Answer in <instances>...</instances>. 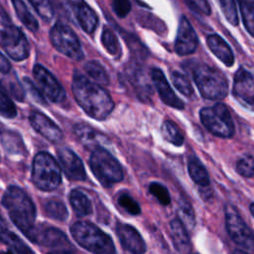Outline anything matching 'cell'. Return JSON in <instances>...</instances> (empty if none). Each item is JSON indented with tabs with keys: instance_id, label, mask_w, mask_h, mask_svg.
<instances>
[{
	"instance_id": "1",
	"label": "cell",
	"mask_w": 254,
	"mask_h": 254,
	"mask_svg": "<svg viewBox=\"0 0 254 254\" xmlns=\"http://www.w3.org/2000/svg\"><path fill=\"white\" fill-rule=\"evenodd\" d=\"M71 88L76 102L90 117L104 120L112 112L114 102L109 93L81 73H74Z\"/></svg>"
},
{
	"instance_id": "2",
	"label": "cell",
	"mask_w": 254,
	"mask_h": 254,
	"mask_svg": "<svg viewBox=\"0 0 254 254\" xmlns=\"http://www.w3.org/2000/svg\"><path fill=\"white\" fill-rule=\"evenodd\" d=\"M2 204L17 228L28 237L35 228L36 206L21 188L10 186L4 192Z\"/></svg>"
},
{
	"instance_id": "3",
	"label": "cell",
	"mask_w": 254,
	"mask_h": 254,
	"mask_svg": "<svg viewBox=\"0 0 254 254\" xmlns=\"http://www.w3.org/2000/svg\"><path fill=\"white\" fill-rule=\"evenodd\" d=\"M74 241L92 254H116L112 238L89 221H76L70 227Z\"/></svg>"
},
{
	"instance_id": "4",
	"label": "cell",
	"mask_w": 254,
	"mask_h": 254,
	"mask_svg": "<svg viewBox=\"0 0 254 254\" xmlns=\"http://www.w3.org/2000/svg\"><path fill=\"white\" fill-rule=\"evenodd\" d=\"M192 76L198 91L204 98L219 100L227 95L228 81L220 69L199 63L193 66Z\"/></svg>"
},
{
	"instance_id": "5",
	"label": "cell",
	"mask_w": 254,
	"mask_h": 254,
	"mask_svg": "<svg viewBox=\"0 0 254 254\" xmlns=\"http://www.w3.org/2000/svg\"><path fill=\"white\" fill-rule=\"evenodd\" d=\"M0 47L15 61H23L30 54V45L24 33L13 24L0 5Z\"/></svg>"
},
{
	"instance_id": "6",
	"label": "cell",
	"mask_w": 254,
	"mask_h": 254,
	"mask_svg": "<svg viewBox=\"0 0 254 254\" xmlns=\"http://www.w3.org/2000/svg\"><path fill=\"white\" fill-rule=\"evenodd\" d=\"M89 166L95 178L105 188L111 187L124 178L120 163L102 147L92 151Z\"/></svg>"
},
{
	"instance_id": "7",
	"label": "cell",
	"mask_w": 254,
	"mask_h": 254,
	"mask_svg": "<svg viewBox=\"0 0 254 254\" xmlns=\"http://www.w3.org/2000/svg\"><path fill=\"white\" fill-rule=\"evenodd\" d=\"M32 181L34 185L45 191L56 190L62 182V172L58 162L46 152L37 154L33 161Z\"/></svg>"
},
{
	"instance_id": "8",
	"label": "cell",
	"mask_w": 254,
	"mask_h": 254,
	"mask_svg": "<svg viewBox=\"0 0 254 254\" xmlns=\"http://www.w3.org/2000/svg\"><path fill=\"white\" fill-rule=\"evenodd\" d=\"M199 118L203 126L213 135L229 138L234 134V123L228 108L222 103L204 107L199 111Z\"/></svg>"
},
{
	"instance_id": "9",
	"label": "cell",
	"mask_w": 254,
	"mask_h": 254,
	"mask_svg": "<svg viewBox=\"0 0 254 254\" xmlns=\"http://www.w3.org/2000/svg\"><path fill=\"white\" fill-rule=\"evenodd\" d=\"M50 39L56 50L67 58L74 61L83 59V52L79 40L67 25L62 22L56 23L51 29Z\"/></svg>"
},
{
	"instance_id": "10",
	"label": "cell",
	"mask_w": 254,
	"mask_h": 254,
	"mask_svg": "<svg viewBox=\"0 0 254 254\" xmlns=\"http://www.w3.org/2000/svg\"><path fill=\"white\" fill-rule=\"evenodd\" d=\"M225 226L233 242L241 248L254 251V233L231 204L225 206Z\"/></svg>"
},
{
	"instance_id": "11",
	"label": "cell",
	"mask_w": 254,
	"mask_h": 254,
	"mask_svg": "<svg viewBox=\"0 0 254 254\" xmlns=\"http://www.w3.org/2000/svg\"><path fill=\"white\" fill-rule=\"evenodd\" d=\"M33 75L38 89L44 97L54 103H60L65 98V92L58 79L45 66L37 64L33 67Z\"/></svg>"
},
{
	"instance_id": "12",
	"label": "cell",
	"mask_w": 254,
	"mask_h": 254,
	"mask_svg": "<svg viewBox=\"0 0 254 254\" xmlns=\"http://www.w3.org/2000/svg\"><path fill=\"white\" fill-rule=\"evenodd\" d=\"M232 92L240 104L254 110V76L249 70L240 67L236 71Z\"/></svg>"
},
{
	"instance_id": "13",
	"label": "cell",
	"mask_w": 254,
	"mask_h": 254,
	"mask_svg": "<svg viewBox=\"0 0 254 254\" xmlns=\"http://www.w3.org/2000/svg\"><path fill=\"white\" fill-rule=\"evenodd\" d=\"M198 44L197 36L187 17L182 16L179 22L175 51L180 56L190 55L195 52Z\"/></svg>"
},
{
	"instance_id": "14",
	"label": "cell",
	"mask_w": 254,
	"mask_h": 254,
	"mask_svg": "<svg viewBox=\"0 0 254 254\" xmlns=\"http://www.w3.org/2000/svg\"><path fill=\"white\" fill-rule=\"evenodd\" d=\"M31 241L48 247H65L70 246L66 235L53 226H35L31 234L27 237Z\"/></svg>"
},
{
	"instance_id": "15",
	"label": "cell",
	"mask_w": 254,
	"mask_h": 254,
	"mask_svg": "<svg viewBox=\"0 0 254 254\" xmlns=\"http://www.w3.org/2000/svg\"><path fill=\"white\" fill-rule=\"evenodd\" d=\"M116 233L122 248L130 254H145L146 243L140 232L132 225L120 223L116 227Z\"/></svg>"
},
{
	"instance_id": "16",
	"label": "cell",
	"mask_w": 254,
	"mask_h": 254,
	"mask_svg": "<svg viewBox=\"0 0 254 254\" xmlns=\"http://www.w3.org/2000/svg\"><path fill=\"white\" fill-rule=\"evenodd\" d=\"M58 157L64 175L72 181H84L86 173L82 161L70 149L63 147L58 150Z\"/></svg>"
},
{
	"instance_id": "17",
	"label": "cell",
	"mask_w": 254,
	"mask_h": 254,
	"mask_svg": "<svg viewBox=\"0 0 254 254\" xmlns=\"http://www.w3.org/2000/svg\"><path fill=\"white\" fill-rule=\"evenodd\" d=\"M29 120L32 127L52 143H59L63 140L64 134L60 127L44 113L34 111L30 114Z\"/></svg>"
},
{
	"instance_id": "18",
	"label": "cell",
	"mask_w": 254,
	"mask_h": 254,
	"mask_svg": "<svg viewBox=\"0 0 254 254\" xmlns=\"http://www.w3.org/2000/svg\"><path fill=\"white\" fill-rule=\"evenodd\" d=\"M151 77L152 80L156 86V89L160 95V98L162 99V101L173 107L176 109H184L185 104L184 102L175 94L174 90L172 89V87L170 86L165 74L163 73V71L158 68H152L151 71Z\"/></svg>"
},
{
	"instance_id": "19",
	"label": "cell",
	"mask_w": 254,
	"mask_h": 254,
	"mask_svg": "<svg viewBox=\"0 0 254 254\" xmlns=\"http://www.w3.org/2000/svg\"><path fill=\"white\" fill-rule=\"evenodd\" d=\"M69 4L73 9L75 18L81 29L85 33H93L98 23L96 13L83 1H74L70 2Z\"/></svg>"
},
{
	"instance_id": "20",
	"label": "cell",
	"mask_w": 254,
	"mask_h": 254,
	"mask_svg": "<svg viewBox=\"0 0 254 254\" xmlns=\"http://www.w3.org/2000/svg\"><path fill=\"white\" fill-rule=\"evenodd\" d=\"M73 131L76 137L82 143V145L92 151L101 147V144H103L107 140L103 134L99 133L97 130L84 123L75 124L73 127Z\"/></svg>"
},
{
	"instance_id": "21",
	"label": "cell",
	"mask_w": 254,
	"mask_h": 254,
	"mask_svg": "<svg viewBox=\"0 0 254 254\" xmlns=\"http://www.w3.org/2000/svg\"><path fill=\"white\" fill-rule=\"evenodd\" d=\"M171 238L178 252L181 254H189L190 251V239L187 228L179 218H174L170 222Z\"/></svg>"
},
{
	"instance_id": "22",
	"label": "cell",
	"mask_w": 254,
	"mask_h": 254,
	"mask_svg": "<svg viewBox=\"0 0 254 254\" xmlns=\"http://www.w3.org/2000/svg\"><path fill=\"white\" fill-rule=\"evenodd\" d=\"M206 44L209 50L219 59L225 65L231 66L234 63L233 53L228 44L218 35H210L207 37Z\"/></svg>"
},
{
	"instance_id": "23",
	"label": "cell",
	"mask_w": 254,
	"mask_h": 254,
	"mask_svg": "<svg viewBox=\"0 0 254 254\" xmlns=\"http://www.w3.org/2000/svg\"><path fill=\"white\" fill-rule=\"evenodd\" d=\"M0 241L7 244L11 250L19 254H34L32 250L26 245L19 236L12 232L6 225L5 221L0 216Z\"/></svg>"
},
{
	"instance_id": "24",
	"label": "cell",
	"mask_w": 254,
	"mask_h": 254,
	"mask_svg": "<svg viewBox=\"0 0 254 254\" xmlns=\"http://www.w3.org/2000/svg\"><path fill=\"white\" fill-rule=\"evenodd\" d=\"M188 171L191 180L200 187H208L210 180L206 169L195 157L190 156L188 161Z\"/></svg>"
},
{
	"instance_id": "25",
	"label": "cell",
	"mask_w": 254,
	"mask_h": 254,
	"mask_svg": "<svg viewBox=\"0 0 254 254\" xmlns=\"http://www.w3.org/2000/svg\"><path fill=\"white\" fill-rule=\"evenodd\" d=\"M69 202L75 213L79 216H87L92 213L91 201L80 190L75 189L70 191Z\"/></svg>"
},
{
	"instance_id": "26",
	"label": "cell",
	"mask_w": 254,
	"mask_h": 254,
	"mask_svg": "<svg viewBox=\"0 0 254 254\" xmlns=\"http://www.w3.org/2000/svg\"><path fill=\"white\" fill-rule=\"evenodd\" d=\"M130 71H132V73H130V76L132 78V83L138 96H140V98L144 101L148 100L152 94V89L142 68L140 66H136L132 67Z\"/></svg>"
},
{
	"instance_id": "27",
	"label": "cell",
	"mask_w": 254,
	"mask_h": 254,
	"mask_svg": "<svg viewBox=\"0 0 254 254\" xmlns=\"http://www.w3.org/2000/svg\"><path fill=\"white\" fill-rule=\"evenodd\" d=\"M1 141L4 149L11 155H23L25 147L21 137L12 131H5L1 135Z\"/></svg>"
},
{
	"instance_id": "28",
	"label": "cell",
	"mask_w": 254,
	"mask_h": 254,
	"mask_svg": "<svg viewBox=\"0 0 254 254\" xmlns=\"http://www.w3.org/2000/svg\"><path fill=\"white\" fill-rule=\"evenodd\" d=\"M15 12L19 18V20L25 25L27 29H29L32 32H36L39 29V24L37 19L34 17V15L29 11L28 7L23 1L16 0L12 2Z\"/></svg>"
},
{
	"instance_id": "29",
	"label": "cell",
	"mask_w": 254,
	"mask_h": 254,
	"mask_svg": "<svg viewBox=\"0 0 254 254\" xmlns=\"http://www.w3.org/2000/svg\"><path fill=\"white\" fill-rule=\"evenodd\" d=\"M84 70L87 75L93 79V82L99 85H108L109 76L104 66L97 61H89L84 64Z\"/></svg>"
},
{
	"instance_id": "30",
	"label": "cell",
	"mask_w": 254,
	"mask_h": 254,
	"mask_svg": "<svg viewBox=\"0 0 254 254\" xmlns=\"http://www.w3.org/2000/svg\"><path fill=\"white\" fill-rule=\"evenodd\" d=\"M164 139L176 146H182L184 143V135L179 126L172 120H165L161 128Z\"/></svg>"
},
{
	"instance_id": "31",
	"label": "cell",
	"mask_w": 254,
	"mask_h": 254,
	"mask_svg": "<svg viewBox=\"0 0 254 254\" xmlns=\"http://www.w3.org/2000/svg\"><path fill=\"white\" fill-rule=\"evenodd\" d=\"M179 219L187 229H192L195 225V216L191 204L185 197L179 199L178 205Z\"/></svg>"
},
{
	"instance_id": "32",
	"label": "cell",
	"mask_w": 254,
	"mask_h": 254,
	"mask_svg": "<svg viewBox=\"0 0 254 254\" xmlns=\"http://www.w3.org/2000/svg\"><path fill=\"white\" fill-rule=\"evenodd\" d=\"M46 214L52 218L59 221H64L67 218L68 212L64 203L58 198L49 199L44 206Z\"/></svg>"
},
{
	"instance_id": "33",
	"label": "cell",
	"mask_w": 254,
	"mask_h": 254,
	"mask_svg": "<svg viewBox=\"0 0 254 254\" xmlns=\"http://www.w3.org/2000/svg\"><path fill=\"white\" fill-rule=\"evenodd\" d=\"M101 43L104 49L113 57L119 58L121 56V47L119 41L114 34V32L108 28L104 27L101 35Z\"/></svg>"
},
{
	"instance_id": "34",
	"label": "cell",
	"mask_w": 254,
	"mask_h": 254,
	"mask_svg": "<svg viewBox=\"0 0 254 254\" xmlns=\"http://www.w3.org/2000/svg\"><path fill=\"white\" fill-rule=\"evenodd\" d=\"M171 79L174 86L185 96L190 97L193 94L192 86L188 77L180 71L174 70L171 72Z\"/></svg>"
},
{
	"instance_id": "35",
	"label": "cell",
	"mask_w": 254,
	"mask_h": 254,
	"mask_svg": "<svg viewBox=\"0 0 254 254\" xmlns=\"http://www.w3.org/2000/svg\"><path fill=\"white\" fill-rule=\"evenodd\" d=\"M239 6L244 26L254 38V6L248 2H240Z\"/></svg>"
},
{
	"instance_id": "36",
	"label": "cell",
	"mask_w": 254,
	"mask_h": 254,
	"mask_svg": "<svg viewBox=\"0 0 254 254\" xmlns=\"http://www.w3.org/2000/svg\"><path fill=\"white\" fill-rule=\"evenodd\" d=\"M236 172L245 178L254 176V158L250 155L242 156L236 163Z\"/></svg>"
},
{
	"instance_id": "37",
	"label": "cell",
	"mask_w": 254,
	"mask_h": 254,
	"mask_svg": "<svg viewBox=\"0 0 254 254\" xmlns=\"http://www.w3.org/2000/svg\"><path fill=\"white\" fill-rule=\"evenodd\" d=\"M0 115L5 118H15L17 116V108L10 97L0 89Z\"/></svg>"
},
{
	"instance_id": "38",
	"label": "cell",
	"mask_w": 254,
	"mask_h": 254,
	"mask_svg": "<svg viewBox=\"0 0 254 254\" xmlns=\"http://www.w3.org/2000/svg\"><path fill=\"white\" fill-rule=\"evenodd\" d=\"M149 192L154 195L157 200L163 205H169L171 203V195L168 189L160 183H152L149 186Z\"/></svg>"
},
{
	"instance_id": "39",
	"label": "cell",
	"mask_w": 254,
	"mask_h": 254,
	"mask_svg": "<svg viewBox=\"0 0 254 254\" xmlns=\"http://www.w3.org/2000/svg\"><path fill=\"white\" fill-rule=\"evenodd\" d=\"M118 204L129 214L138 215L141 213V207L139 203L128 193H122L119 195Z\"/></svg>"
},
{
	"instance_id": "40",
	"label": "cell",
	"mask_w": 254,
	"mask_h": 254,
	"mask_svg": "<svg viewBox=\"0 0 254 254\" xmlns=\"http://www.w3.org/2000/svg\"><path fill=\"white\" fill-rule=\"evenodd\" d=\"M219 5L221 7V10L227 19V21L233 25L237 26L238 25V15L236 11V4L233 1H219Z\"/></svg>"
},
{
	"instance_id": "41",
	"label": "cell",
	"mask_w": 254,
	"mask_h": 254,
	"mask_svg": "<svg viewBox=\"0 0 254 254\" xmlns=\"http://www.w3.org/2000/svg\"><path fill=\"white\" fill-rule=\"evenodd\" d=\"M37 13L45 21H50L54 16V9L49 1H30Z\"/></svg>"
},
{
	"instance_id": "42",
	"label": "cell",
	"mask_w": 254,
	"mask_h": 254,
	"mask_svg": "<svg viewBox=\"0 0 254 254\" xmlns=\"http://www.w3.org/2000/svg\"><path fill=\"white\" fill-rule=\"evenodd\" d=\"M112 9L119 18H123L130 12L131 3L127 0H115L112 2Z\"/></svg>"
},
{
	"instance_id": "43",
	"label": "cell",
	"mask_w": 254,
	"mask_h": 254,
	"mask_svg": "<svg viewBox=\"0 0 254 254\" xmlns=\"http://www.w3.org/2000/svg\"><path fill=\"white\" fill-rule=\"evenodd\" d=\"M186 4L189 6V8L196 13L209 15L211 13L210 7L208 5L207 1L199 0V1H186Z\"/></svg>"
},
{
	"instance_id": "44",
	"label": "cell",
	"mask_w": 254,
	"mask_h": 254,
	"mask_svg": "<svg viewBox=\"0 0 254 254\" xmlns=\"http://www.w3.org/2000/svg\"><path fill=\"white\" fill-rule=\"evenodd\" d=\"M24 83H25L27 89L29 90V92L33 95L34 99H35L36 101H38V102L44 104V103H45V98H44V96L42 95V93L40 92V90L38 89V87H36L35 84H34L29 78H27V77L24 78Z\"/></svg>"
},
{
	"instance_id": "45",
	"label": "cell",
	"mask_w": 254,
	"mask_h": 254,
	"mask_svg": "<svg viewBox=\"0 0 254 254\" xmlns=\"http://www.w3.org/2000/svg\"><path fill=\"white\" fill-rule=\"evenodd\" d=\"M11 70V64L9 61L0 53V72L1 73H9Z\"/></svg>"
},
{
	"instance_id": "46",
	"label": "cell",
	"mask_w": 254,
	"mask_h": 254,
	"mask_svg": "<svg viewBox=\"0 0 254 254\" xmlns=\"http://www.w3.org/2000/svg\"><path fill=\"white\" fill-rule=\"evenodd\" d=\"M48 254H74L71 250L68 249H64V250H56V251H52Z\"/></svg>"
},
{
	"instance_id": "47",
	"label": "cell",
	"mask_w": 254,
	"mask_h": 254,
	"mask_svg": "<svg viewBox=\"0 0 254 254\" xmlns=\"http://www.w3.org/2000/svg\"><path fill=\"white\" fill-rule=\"evenodd\" d=\"M233 254H249L247 252H245L244 250H241V249H235L233 251Z\"/></svg>"
},
{
	"instance_id": "48",
	"label": "cell",
	"mask_w": 254,
	"mask_h": 254,
	"mask_svg": "<svg viewBox=\"0 0 254 254\" xmlns=\"http://www.w3.org/2000/svg\"><path fill=\"white\" fill-rule=\"evenodd\" d=\"M249 209H250V212H251L252 216L254 217V202L250 203V205H249Z\"/></svg>"
},
{
	"instance_id": "49",
	"label": "cell",
	"mask_w": 254,
	"mask_h": 254,
	"mask_svg": "<svg viewBox=\"0 0 254 254\" xmlns=\"http://www.w3.org/2000/svg\"><path fill=\"white\" fill-rule=\"evenodd\" d=\"M0 254H15L13 250H8V251H1Z\"/></svg>"
},
{
	"instance_id": "50",
	"label": "cell",
	"mask_w": 254,
	"mask_h": 254,
	"mask_svg": "<svg viewBox=\"0 0 254 254\" xmlns=\"http://www.w3.org/2000/svg\"><path fill=\"white\" fill-rule=\"evenodd\" d=\"M195 254H198V253H195Z\"/></svg>"
}]
</instances>
